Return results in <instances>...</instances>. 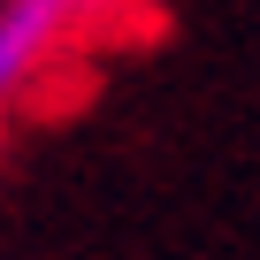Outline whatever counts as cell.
Here are the masks:
<instances>
[{"mask_svg": "<svg viewBox=\"0 0 260 260\" xmlns=\"http://www.w3.org/2000/svg\"><path fill=\"white\" fill-rule=\"evenodd\" d=\"M92 0H8L0 8V100H8L39 61H46V46L69 31V16H84Z\"/></svg>", "mask_w": 260, "mask_h": 260, "instance_id": "6da1fadb", "label": "cell"}]
</instances>
